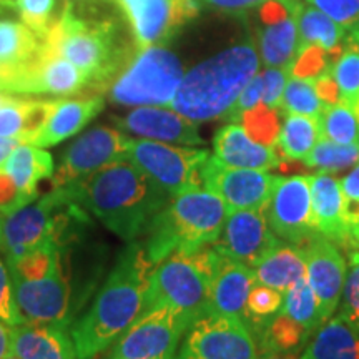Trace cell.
Returning a JSON list of instances; mask_svg holds the SVG:
<instances>
[{
    "instance_id": "cell-1",
    "label": "cell",
    "mask_w": 359,
    "mask_h": 359,
    "mask_svg": "<svg viewBox=\"0 0 359 359\" xmlns=\"http://www.w3.org/2000/svg\"><path fill=\"white\" fill-rule=\"evenodd\" d=\"M156 264L145 245L132 241L118 255L92 306L72 325L77 359H90L109 349L145 311L147 291Z\"/></svg>"
},
{
    "instance_id": "cell-2",
    "label": "cell",
    "mask_w": 359,
    "mask_h": 359,
    "mask_svg": "<svg viewBox=\"0 0 359 359\" xmlns=\"http://www.w3.org/2000/svg\"><path fill=\"white\" fill-rule=\"evenodd\" d=\"M75 200L127 243L147 235L172 196L132 161H116L87 180L67 185Z\"/></svg>"
},
{
    "instance_id": "cell-3",
    "label": "cell",
    "mask_w": 359,
    "mask_h": 359,
    "mask_svg": "<svg viewBox=\"0 0 359 359\" xmlns=\"http://www.w3.org/2000/svg\"><path fill=\"white\" fill-rule=\"evenodd\" d=\"M47 42L85 74L90 92L109 88L135 50V42L123 39L122 25L111 15L95 13L77 0H65Z\"/></svg>"
},
{
    "instance_id": "cell-4",
    "label": "cell",
    "mask_w": 359,
    "mask_h": 359,
    "mask_svg": "<svg viewBox=\"0 0 359 359\" xmlns=\"http://www.w3.org/2000/svg\"><path fill=\"white\" fill-rule=\"evenodd\" d=\"M258 69L259 53L253 42L226 48L183 75L170 109L195 123L224 120Z\"/></svg>"
},
{
    "instance_id": "cell-5",
    "label": "cell",
    "mask_w": 359,
    "mask_h": 359,
    "mask_svg": "<svg viewBox=\"0 0 359 359\" xmlns=\"http://www.w3.org/2000/svg\"><path fill=\"white\" fill-rule=\"evenodd\" d=\"M80 223H88V218L69 187L53 188L42 198L0 215L4 262L12 264L40 248H65Z\"/></svg>"
},
{
    "instance_id": "cell-6",
    "label": "cell",
    "mask_w": 359,
    "mask_h": 359,
    "mask_svg": "<svg viewBox=\"0 0 359 359\" xmlns=\"http://www.w3.org/2000/svg\"><path fill=\"white\" fill-rule=\"evenodd\" d=\"M228 210L205 188L172 196L147 231L145 250L155 264L173 253H191L213 245L222 235Z\"/></svg>"
},
{
    "instance_id": "cell-7",
    "label": "cell",
    "mask_w": 359,
    "mask_h": 359,
    "mask_svg": "<svg viewBox=\"0 0 359 359\" xmlns=\"http://www.w3.org/2000/svg\"><path fill=\"white\" fill-rule=\"evenodd\" d=\"M223 255L215 245L191 253H173L154 269L145 309L168 304L187 313L193 321L206 313L210 291Z\"/></svg>"
},
{
    "instance_id": "cell-8",
    "label": "cell",
    "mask_w": 359,
    "mask_h": 359,
    "mask_svg": "<svg viewBox=\"0 0 359 359\" xmlns=\"http://www.w3.org/2000/svg\"><path fill=\"white\" fill-rule=\"evenodd\" d=\"M183 75L182 62L168 48L135 47L107 93L123 107H170Z\"/></svg>"
},
{
    "instance_id": "cell-9",
    "label": "cell",
    "mask_w": 359,
    "mask_h": 359,
    "mask_svg": "<svg viewBox=\"0 0 359 359\" xmlns=\"http://www.w3.org/2000/svg\"><path fill=\"white\" fill-rule=\"evenodd\" d=\"M206 150L175 147L170 143L140 138L128 143V161L142 170L170 196L201 188V167L208 158Z\"/></svg>"
},
{
    "instance_id": "cell-10",
    "label": "cell",
    "mask_w": 359,
    "mask_h": 359,
    "mask_svg": "<svg viewBox=\"0 0 359 359\" xmlns=\"http://www.w3.org/2000/svg\"><path fill=\"white\" fill-rule=\"evenodd\" d=\"M191 323L187 313L168 304L148 308L115 341L110 359H158L175 354Z\"/></svg>"
},
{
    "instance_id": "cell-11",
    "label": "cell",
    "mask_w": 359,
    "mask_h": 359,
    "mask_svg": "<svg viewBox=\"0 0 359 359\" xmlns=\"http://www.w3.org/2000/svg\"><path fill=\"white\" fill-rule=\"evenodd\" d=\"M257 339L243 320L203 313L187 330L175 359H257Z\"/></svg>"
},
{
    "instance_id": "cell-12",
    "label": "cell",
    "mask_w": 359,
    "mask_h": 359,
    "mask_svg": "<svg viewBox=\"0 0 359 359\" xmlns=\"http://www.w3.org/2000/svg\"><path fill=\"white\" fill-rule=\"evenodd\" d=\"M17 308L27 323L69 327L74 318L72 288L67 280L64 250L47 273L34 280L12 278Z\"/></svg>"
},
{
    "instance_id": "cell-13",
    "label": "cell",
    "mask_w": 359,
    "mask_h": 359,
    "mask_svg": "<svg viewBox=\"0 0 359 359\" xmlns=\"http://www.w3.org/2000/svg\"><path fill=\"white\" fill-rule=\"evenodd\" d=\"M130 138L122 130L95 127L79 137L62 155L57 172H53V188L82 182L102 168L128 158Z\"/></svg>"
},
{
    "instance_id": "cell-14",
    "label": "cell",
    "mask_w": 359,
    "mask_h": 359,
    "mask_svg": "<svg viewBox=\"0 0 359 359\" xmlns=\"http://www.w3.org/2000/svg\"><path fill=\"white\" fill-rule=\"evenodd\" d=\"M200 175L205 190L217 195L228 212L264 210L280 178L268 170L230 167L215 155L206 158Z\"/></svg>"
},
{
    "instance_id": "cell-15",
    "label": "cell",
    "mask_w": 359,
    "mask_h": 359,
    "mask_svg": "<svg viewBox=\"0 0 359 359\" xmlns=\"http://www.w3.org/2000/svg\"><path fill=\"white\" fill-rule=\"evenodd\" d=\"M264 215L271 231L286 243L304 246L320 235L313 222L309 175L278 178Z\"/></svg>"
},
{
    "instance_id": "cell-16",
    "label": "cell",
    "mask_w": 359,
    "mask_h": 359,
    "mask_svg": "<svg viewBox=\"0 0 359 359\" xmlns=\"http://www.w3.org/2000/svg\"><path fill=\"white\" fill-rule=\"evenodd\" d=\"M137 47L167 45L200 13L198 0H116Z\"/></svg>"
},
{
    "instance_id": "cell-17",
    "label": "cell",
    "mask_w": 359,
    "mask_h": 359,
    "mask_svg": "<svg viewBox=\"0 0 359 359\" xmlns=\"http://www.w3.org/2000/svg\"><path fill=\"white\" fill-rule=\"evenodd\" d=\"M0 90L20 97H72L88 90V80L82 70L62 57L45 39L39 57Z\"/></svg>"
},
{
    "instance_id": "cell-18",
    "label": "cell",
    "mask_w": 359,
    "mask_h": 359,
    "mask_svg": "<svg viewBox=\"0 0 359 359\" xmlns=\"http://www.w3.org/2000/svg\"><path fill=\"white\" fill-rule=\"evenodd\" d=\"M280 243V238L269 228L264 210H236L228 212L222 235L213 245L223 257L251 268Z\"/></svg>"
},
{
    "instance_id": "cell-19",
    "label": "cell",
    "mask_w": 359,
    "mask_h": 359,
    "mask_svg": "<svg viewBox=\"0 0 359 359\" xmlns=\"http://www.w3.org/2000/svg\"><path fill=\"white\" fill-rule=\"evenodd\" d=\"M306 258V280L316 294L323 320H330L339 308L346 280V262L338 245L316 235L303 246Z\"/></svg>"
},
{
    "instance_id": "cell-20",
    "label": "cell",
    "mask_w": 359,
    "mask_h": 359,
    "mask_svg": "<svg viewBox=\"0 0 359 359\" xmlns=\"http://www.w3.org/2000/svg\"><path fill=\"white\" fill-rule=\"evenodd\" d=\"M111 120L122 132L138 135L147 140L183 147H198L205 143L196 123L173 109L137 107L125 116H114Z\"/></svg>"
},
{
    "instance_id": "cell-21",
    "label": "cell",
    "mask_w": 359,
    "mask_h": 359,
    "mask_svg": "<svg viewBox=\"0 0 359 359\" xmlns=\"http://www.w3.org/2000/svg\"><path fill=\"white\" fill-rule=\"evenodd\" d=\"M293 0H268L263 4V29L259 30V60L264 67H291L298 52V27L291 11Z\"/></svg>"
},
{
    "instance_id": "cell-22",
    "label": "cell",
    "mask_w": 359,
    "mask_h": 359,
    "mask_svg": "<svg viewBox=\"0 0 359 359\" xmlns=\"http://www.w3.org/2000/svg\"><path fill=\"white\" fill-rule=\"evenodd\" d=\"M309 187H311L313 222L316 231L336 245H351L346 200L341 190V180L331 172L320 170L309 175Z\"/></svg>"
},
{
    "instance_id": "cell-23",
    "label": "cell",
    "mask_w": 359,
    "mask_h": 359,
    "mask_svg": "<svg viewBox=\"0 0 359 359\" xmlns=\"http://www.w3.org/2000/svg\"><path fill=\"white\" fill-rule=\"evenodd\" d=\"M39 37L15 12L0 2V88L24 72L42 50Z\"/></svg>"
},
{
    "instance_id": "cell-24",
    "label": "cell",
    "mask_w": 359,
    "mask_h": 359,
    "mask_svg": "<svg viewBox=\"0 0 359 359\" xmlns=\"http://www.w3.org/2000/svg\"><path fill=\"white\" fill-rule=\"evenodd\" d=\"M103 107H105V98L102 95L53 100L42 128L27 143L39 148L58 145L67 138L77 135L83 127H87L103 110Z\"/></svg>"
},
{
    "instance_id": "cell-25",
    "label": "cell",
    "mask_w": 359,
    "mask_h": 359,
    "mask_svg": "<svg viewBox=\"0 0 359 359\" xmlns=\"http://www.w3.org/2000/svg\"><path fill=\"white\" fill-rule=\"evenodd\" d=\"M11 349L19 359H77L72 334L57 325L11 326Z\"/></svg>"
},
{
    "instance_id": "cell-26",
    "label": "cell",
    "mask_w": 359,
    "mask_h": 359,
    "mask_svg": "<svg viewBox=\"0 0 359 359\" xmlns=\"http://www.w3.org/2000/svg\"><path fill=\"white\" fill-rule=\"evenodd\" d=\"M255 285L257 278L248 264L223 257L215 273L206 313H217L241 320L246 299Z\"/></svg>"
},
{
    "instance_id": "cell-27",
    "label": "cell",
    "mask_w": 359,
    "mask_h": 359,
    "mask_svg": "<svg viewBox=\"0 0 359 359\" xmlns=\"http://www.w3.org/2000/svg\"><path fill=\"white\" fill-rule=\"evenodd\" d=\"M215 156L224 165L238 168L273 170L281 165L275 147L262 145L246 133L238 123H228L222 127L213 138Z\"/></svg>"
},
{
    "instance_id": "cell-28",
    "label": "cell",
    "mask_w": 359,
    "mask_h": 359,
    "mask_svg": "<svg viewBox=\"0 0 359 359\" xmlns=\"http://www.w3.org/2000/svg\"><path fill=\"white\" fill-rule=\"evenodd\" d=\"M8 177L19 195V208L39 198V187L43 180L52 178L55 167L53 158L45 148L30 143H19L4 163Z\"/></svg>"
},
{
    "instance_id": "cell-29",
    "label": "cell",
    "mask_w": 359,
    "mask_h": 359,
    "mask_svg": "<svg viewBox=\"0 0 359 359\" xmlns=\"http://www.w3.org/2000/svg\"><path fill=\"white\" fill-rule=\"evenodd\" d=\"M291 11H293L296 27H298V50L309 45H316L330 55L339 57L348 37V30L344 27H341L338 22L318 8L303 6L298 0L291 2Z\"/></svg>"
},
{
    "instance_id": "cell-30",
    "label": "cell",
    "mask_w": 359,
    "mask_h": 359,
    "mask_svg": "<svg viewBox=\"0 0 359 359\" xmlns=\"http://www.w3.org/2000/svg\"><path fill=\"white\" fill-rule=\"evenodd\" d=\"M257 283L281 293L306 276V258L303 246L280 243L251 266Z\"/></svg>"
},
{
    "instance_id": "cell-31",
    "label": "cell",
    "mask_w": 359,
    "mask_h": 359,
    "mask_svg": "<svg viewBox=\"0 0 359 359\" xmlns=\"http://www.w3.org/2000/svg\"><path fill=\"white\" fill-rule=\"evenodd\" d=\"M299 359H359V327L333 314L313 334Z\"/></svg>"
},
{
    "instance_id": "cell-32",
    "label": "cell",
    "mask_w": 359,
    "mask_h": 359,
    "mask_svg": "<svg viewBox=\"0 0 359 359\" xmlns=\"http://www.w3.org/2000/svg\"><path fill=\"white\" fill-rule=\"evenodd\" d=\"M52 105L53 100H32L7 93L0 105V137L27 143L42 128Z\"/></svg>"
},
{
    "instance_id": "cell-33",
    "label": "cell",
    "mask_w": 359,
    "mask_h": 359,
    "mask_svg": "<svg viewBox=\"0 0 359 359\" xmlns=\"http://www.w3.org/2000/svg\"><path fill=\"white\" fill-rule=\"evenodd\" d=\"M318 118L306 115H286L285 123L278 133L276 145L286 160L303 161L320 140Z\"/></svg>"
},
{
    "instance_id": "cell-34",
    "label": "cell",
    "mask_w": 359,
    "mask_h": 359,
    "mask_svg": "<svg viewBox=\"0 0 359 359\" xmlns=\"http://www.w3.org/2000/svg\"><path fill=\"white\" fill-rule=\"evenodd\" d=\"M281 314L290 318L294 325L302 326L309 334H314L325 323L318 303L316 294L309 286L306 276L294 283L291 288L283 293Z\"/></svg>"
},
{
    "instance_id": "cell-35",
    "label": "cell",
    "mask_w": 359,
    "mask_h": 359,
    "mask_svg": "<svg viewBox=\"0 0 359 359\" xmlns=\"http://www.w3.org/2000/svg\"><path fill=\"white\" fill-rule=\"evenodd\" d=\"M320 138H326L339 145L359 143V114L344 103L326 105L318 118Z\"/></svg>"
},
{
    "instance_id": "cell-36",
    "label": "cell",
    "mask_w": 359,
    "mask_h": 359,
    "mask_svg": "<svg viewBox=\"0 0 359 359\" xmlns=\"http://www.w3.org/2000/svg\"><path fill=\"white\" fill-rule=\"evenodd\" d=\"M333 79L338 87L339 102L359 114V45L346 37L343 52L333 64Z\"/></svg>"
},
{
    "instance_id": "cell-37",
    "label": "cell",
    "mask_w": 359,
    "mask_h": 359,
    "mask_svg": "<svg viewBox=\"0 0 359 359\" xmlns=\"http://www.w3.org/2000/svg\"><path fill=\"white\" fill-rule=\"evenodd\" d=\"M326 103L318 95L314 79H302L290 75L281 100V111L285 115H306L320 118Z\"/></svg>"
},
{
    "instance_id": "cell-38",
    "label": "cell",
    "mask_w": 359,
    "mask_h": 359,
    "mask_svg": "<svg viewBox=\"0 0 359 359\" xmlns=\"http://www.w3.org/2000/svg\"><path fill=\"white\" fill-rule=\"evenodd\" d=\"M359 163V143L353 145H339L326 138H320L309 155L303 160L304 167L325 170V172H338Z\"/></svg>"
},
{
    "instance_id": "cell-39",
    "label": "cell",
    "mask_w": 359,
    "mask_h": 359,
    "mask_svg": "<svg viewBox=\"0 0 359 359\" xmlns=\"http://www.w3.org/2000/svg\"><path fill=\"white\" fill-rule=\"evenodd\" d=\"M283 304V293L275 288H269L264 285L253 286L246 299L245 313L241 320L245 321V325L250 327V331L253 336L262 330V326L268 320H271L275 314L281 309Z\"/></svg>"
},
{
    "instance_id": "cell-40",
    "label": "cell",
    "mask_w": 359,
    "mask_h": 359,
    "mask_svg": "<svg viewBox=\"0 0 359 359\" xmlns=\"http://www.w3.org/2000/svg\"><path fill=\"white\" fill-rule=\"evenodd\" d=\"M19 15L24 24L39 37L47 39L48 32L58 19L57 0H0Z\"/></svg>"
},
{
    "instance_id": "cell-41",
    "label": "cell",
    "mask_w": 359,
    "mask_h": 359,
    "mask_svg": "<svg viewBox=\"0 0 359 359\" xmlns=\"http://www.w3.org/2000/svg\"><path fill=\"white\" fill-rule=\"evenodd\" d=\"M280 111L269 109V107L259 103L253 110L246 111L241 116L240 125L246 130V133L253 138L255 142L262 145L275 147L278 133H280V120H278Z\"/></svg>"
},
{
    "instance_id": "cell-42",
    "label": "cell",
    "mask_w": 359,
    "mask_h": 359,
    "mask_svg": "<svg viewBox=\"0 0 359 359\" xmlns=\"http://www.w3.org/2000/svg\"><path fill=\"white\" fill-rule=\"evenodd\" d=\"M339 303V316L359 327V251L349 253L346 280H344Z\"/></svg>"
},
{
    "instance_id": "cell-43",
    "label": "cell",
    "mask_w": 359,
    "mask_h": 359,
    "mask_svg": "<svg viewBox=\"0 0 359 359\" xmlns=\"http://www.w3.org/2000/svg\"><path fill=\"white\" fill-rule=\"evenodd\" d=\"M306 4L326 13L346 30L359 24V0H306Z\"/></svg>"
},
{
    "instance_id": "cell-44",
    "label": "cell",
    "mask_w": 359,
    "mask_h": 359,
    "mask_svg": "<svg viewBox=\"0 0 359 359\" xmlns=\"http://www.w3.org/2000/svg\"><path fill=\"white\" fill-rule=\"evenodd\" d=\"M0 321H4L8 326H17L27 323L20 314L19 308H17L11 271H8L2 257H0Z\"/></svg>"
},
{
    "instance_id": "cell-45",
    "label": "cell",
    "mask_w": 359,
    "mask_h": 359,
    "mask_svg": "<svg viewBox=\"0 0 359 359\" xmlns=\"http://www.w3.org/2000/svg\"><path fill=\"white\" fill-rule=\"evenodd\" d=\"M291 75V67H281V69H276V67H269L262 74L263 79V105L269 107V109L278 110L281 109V100L283 93H285L286 82H288Z\"/></svg>"
},
{
    "instance_id": "cell-46",
    "label": "cell",
    "mask_w": 359,
    "mask_h": 359,
    "mask_svg": "<svg viewBox=\"0 0 359 359\" xmlns=\"http://www.w3.org/2000/svg\"><path fill=\"white\" fill-rule=\"evenodd\" d=\"M263 98V79L262 74H257L253 79L246 83V87L241 90L240 97L236 98V102L233 103L231 110L228 111L226 118L224 120H230L233 123H240L241 116H243L246 111L253 110L255 107H258L262 103Z\"/></svg>"
},
{
    "instance_id": "cell-47",
    "label": "cell",
    "mask_w": 359,
    "mask_h": 359,
    "mask_svg": "<svg viewBox=\"0 0 359 359\" xmlns=\"http://www.w3.org/2000/svg\"><path fill=\"white\" fill-rule=\"evenodd\" d=\"M15 210H19L17 188L6 170L0 168V215H8Z\"/></svg>"
},
{
    "instance_id": "cell-48",
    "label": "cell",
    "mask_w": 359,
    "mask_h": 359,
    "mask_svg": "<svg viewBox=\"0 0 359 359\" xmlns=\"http://www.w3.org/2000/svg\"><path fill=\"white\" fill-rule=\"evenodd\" d=\"M200 4H208V6H213L217 8H222V11L226 12H238V11H246V8L258 7L266 4L268 0H198Z\"/></svg>"
},
{
    "instance_id": "cell-49",
    "label": "cell",
    "mask_w": 359,
    "mask_h": 359,
    "mask_svg": "<svg viewBox=\"0 0 359 359\" xmlns=\"http://www.w3.org/2000/svg\"><path fill=\"white\" fill-rule=\"evenodd\" d=\"M341 190L348 203H359V163L341 180Z\"/></svg>"
},
{
    "instance_id": "cell-50",
    "label": "cell",
    "mask_w": 359,
    "mask_h": 359,
    "mask_svg": "<svg viewBox=\"0 0 359 359\" xmlns=\"http://www.w3.org/2000/svg\"><path fill=\"white\" fill-rule=\"evenodd\" d=\"M11 326L0 321V359L11 356Z\"/></svg>"
},
{
    "instance_id": "cell-51",
    "label": "cell",
    "mask_w": 359,
    "mask_h": 359,
    "mask_svg": "<svg viewBox=\"0 0 359 359\" xmlns=\"http://www.w3.org/2000/svg\"><path fill=\"white\" fill-rule=\"evenodd\" d=\"M19 143H20V140H17V138L0 137V168L4 167V163H6L8 155L12 154L13 148L19 145Z\"/></svg>"
},
{
    "instance_id": "cell-52",
    "label": "cell",
    "mask_w": 359,
    "mask_h": 359,
    "mask_svg": "<svg viewBox=\"0 0 359 359\" xmlns=\"http://www.w3.org/2000/svg\"><path fill=\"white\" fill-rule=\"evenodd\" d=\"M349 238H351V245L358 246L359 248V218L356 222L349 224Z\"/></svg>"
},
{
    "instance_id": "cell-53",
    "label": "cell",
    "mask_w": 359,
    "mask_h": 359,
    "mask_svg": "<svg viewBox=\"0 0 359 359\" xmlns=\"http://www.w3.org/2000/svg\"><path fill=\"white\" fill-rule=\"evenodd\" d=\"M259 359H299L296 354H264Z\"/></svg>"
},
{
    "instance_id": "cell-54",
    "label": "cell",
    "mask_w": 359,
    "mask_h": 359,
    "mask_svg": "<svg viewBox=\"0 0 359 359\" xmlns=\"http://www.w3.org/2000/svg\"><path fill=\"white\" fill-rule=\"evenodd\" d=\"M348 39L351 40V42L359 45V24L356 27H353L351 30H348Z\"/></svg>"
},
{
    "instance_id": "cell-55",
    "label": "cell",
    "mask_w": 359,
    "mask_h": 359,
    "mask_svg": "<svg viewBox=\"0 0 359 359\" xmlns=\"http://www.w3.org/2000/svg\"><path fill=\"white\" fill-rule=\"evenodd\" d=\"M7 97V93L6 92H2V90H0V105H2V102H4V98Z\"/></svg>"
},
{
    "instance_id": "cell-56",
    "label": "cell",
    "mask_w": 359,
    "mask_h": 359,
    "mask_svg": "<svg viewBox=\"0 0 359 359\" xmlns=\"http://www.w3.org/2000/svg\"><path fill=\"white\" fill-rule=\"evenodd\" d=\"M158 359H175V354H168V356H163V358H158Z\"/></svg>"
},
{
    "instance_id": "cell-57",
    "label": "cell",
    "mask_w": 359,
    "mask_h": 359,
    "mask_svg": "<svg viewBox=\"0 0 359 359\" xmlns=\"http://www.w3.org/2000/svg\"><path fill=\"white\" fill-rule=\"evenodd\" d=\"M4 359H19V358L13 356V354H11V356H7V358H4Z\"/></svg>"
},
{
    "instance_id": "cell-58",
    "label": "cell",
    "mask_w": 359,
    "mask_h": 359,
    "mask_svg": "<svg viewBox=\"0 0 359 359\" xmlns=\"http://www.w3.org/2000/svg\"><path fill=\"white\" fill-rule=\"evenodd\" d=\"M90 359H102V358H100V354H98V356H93V358H90Z\"/></svg>"
},
{
    "instance_id": "cell-59",
    "label": "cell",
    "mask_w": 359,
    "mask_h": 359,
    "mask_svg": "<svg viewBox=\"0 0 359 359\" xmlns=\"http://www.w3.org/2000/svg\"><path fill=\"white\" fill-rule=\"evenodd\" d=\"M114 2H116V0H114Z\"/></svg>"
}]
</instances>
